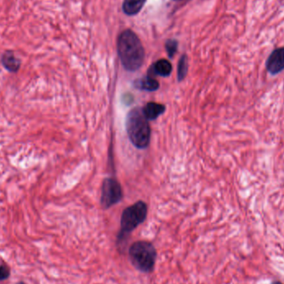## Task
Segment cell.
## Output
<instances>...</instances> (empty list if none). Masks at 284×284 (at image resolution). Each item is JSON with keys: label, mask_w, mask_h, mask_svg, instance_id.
Masks as SVG:
<instances>
[{"label": "cell", "mask_w": 284, "mask_h": 284, "mask_svg": "<svg viewBox=\"0 0 284 284\" xmlns=\"http://www.w3.org/2000/svg\"><path fill=\"white\" fill-rule=\"evenodd\" d=\"M117 53L125 70L135 72L143 64L145 49L137 34L132 30L122 32L117 39Z\"/></svg>", "instance_id": "1"}, {"label": "cell", "mask_w": 284, "mask_h": 284, "mask_svg": "<svg viewBox=\"0 0 284 284\" xmlns=\"http://www.w3.org/2000/svg\"><path fill=\"white\" fill-rule=\"evenodd\" d=\"M147 204L143 201H138L124 210L121 214V229L117 235V244L120 250H125V244L131 234L147 217Z\"/></svg>", "instance_id": "2"}, {"label": "cell", "mask_w": 284, "mask_h": 284, "mask_svg": "<svg viewBox=\"0 0 284 284\" xmlns=\"http://www.w3.org/2000/svg\"><path fill=\"white\" fill-rule=\"evenodd\" d=\"M125 130L131 142L138 149H146L150 141V127L142 108H135L125 117Z\"/></svg>", "instance_id": "3"}, {"label": "cell", "mask_w": 284, "mask_h": 284, "mask_svg": "<svg viewBox=\"0 0 284 284\" xmlns=\"http://www.w3.org/2000/svg\"><path fill=\"white\" fill-rule=\"evenodd\" d=\"M128 256L132 266L139 272L150 273L154 271L157 252L150 242L144 240L135 242L129 248Z\"/></svg>", "instance_id": "4"}, {"label": "cell", "mask_w": 284, "mask_h": 284, "mask_svg": "<svg viewBox=\"0 0 284 284\" xmlns=\"http://www.w3.org/2000/svg\"><path fill=\"white\" fill-rule=\"evenodd\" d=\"M122 189L117 179L108 177L101 186V204L103 209L111 208L122 199Z\"/></svg>", "instance_id": "5"}, {"label": "cell", "mask_w": 284, "mask_h": 284, "mask_svg": "<svg viewBox=\"0 0 284 284\" xmlns=\"http://www.w3.org/2000/svg\"><path fill=\"white\" fill-rule=\"evenodd\" d=\"M266 70L269 74L275 76L284 70V47L273 50L267 59Z\"/></svg>", "instance_id": "6"}, {"label": "cell", "mask_w": 284, "mask_h": 284, "mask_svg": "<svg viewBox=\"0 0 284 284\" xmlns=\"http://www.w3.org/2000/svg\"><path fill=\"white\" fill-rule=\"evenodd\" d=\"M1 63L8 72L16 73L20 69L21 60L17 58L14 51H6L1 57Z\"/></svg>", "instance_id": "7"}, {"label": "cell", "mask_w": 284, "mask_h": 284, "mask_svg": "<svg viewBox=\"0 0 284 284\" xmlns=\"http://www.w3.org/2000/svg\"><path fill=\"white\" fill-rule=\"evenodd\" d=\"M172 72V65L166 59H160L153 64L152 67L148 71V76H154L159 75L161 76H170Z\"/></svg>", "instance_id": "8"}, {"label": "cell", "mask_w": 284, "mask_h": 284, "mask_svg": "<svg viewBox=\"0 0 284 284\" xmlns=\"http://www.w3.org/2000/svg\"><path fill=\"white\" fill-rule=\"evenodd\" d=\"M142 111L148 121H154L161 115L163 114L166 111V107L161 103L151 101L146 104V106L142 108Z\"/></svg>", "instance_id": "9"}, {"label": "cell", "mask_w": 284, "mask_h": 284, "mask_svg": "<svg viewBox=\"0 0 284 284\" xmlns=\"http://www.w3.org/2000/svg\"><path fill=\"white\" fill-rule=\"evenodd\" d=\"M133 86L137 89L147 91V92H154L160 88L159 83L153 76H148V75L145 78L135 80Z\"/></svg>", "instance_id": "10"}, {"label": "cell", "mask_w": 284, "mask_h": 284, "mask_svg": "<svg viewBox=\"0 0 284 284\" xmlns=\"http://www.w3.org/2000/svg\"><path fill=\"white\" fill-rule=\"evenodd\" d=\"M146 0H125L122 5L124 13L129 16L136 15L143 8Z\"/></svg>", "instance_id": "11"}, {"label": "cell", "mask_w": 284, "mask_h": 284, "mask_svg": "<svg viewBox=\"0 0 284 284\" xmlns=\"http://www.w3.org/2000/svg\"><path fill=\"white\" fill-rule=\"evenodd\" d=\"M188 59L186 55H183L179 59L178 70H177V78L179 82L184 80L188 73Z\"/></svg>", "instance_id": "12"}, {"label": "cell", "mask_w": 284, "mask_h": 284, "mask_svg": "<svg viewBox=\"0 0 284 284\" xmlns=\"http://www.w3.org/2000/svg\"><path fill=\"white\" fill-rule=\"evenodd\" d=\"M177 47H178L177 41L170 39L166 42V49L167 51L168 56L170 57V59H172L175 53H176Z\"/></svg>", "instance_id": "13"}, {"label": "cell", "mask_w": 284, "mask_h": 284, "mask_svg": "<svg viewBox=\"0 0 284 284\" xmlns=\"http://www.w3.org/2000/svg\"><path fill=\"white\" fill-rule=\"evenodd\" d=\"M10 276V269L7 265L0 266V281L8 279Z\"/></svg>", "instance_id": "14"}, {"label": "cell", "mask_w": 284, "mask_h": 284, "mask_svg": "<svg viewBox=\"0 0 284 284\" xmlns=\"http://www.w3.org/2000/svg\"><path fill=\"white\" fill-rule=\"evenodd\" d=\"M272 284H283L282 282H279V281H274V282H272Z\"/></svg>", "instance_id": "15"}, {"label": "cell", "mask_w": 284, "mask_h": 284, "mask_svg": "<svg viewBox=\"0 0 284 284\" xmlns=\"http://www.w3.org/2000/svg\"><path fill=\"white\" fill-rule=\"evenodd\" d=\"M16 284H27L26 282H22V281H19V282H17Z\"/></svg>", "instance_id": "16"}]
</instances>
